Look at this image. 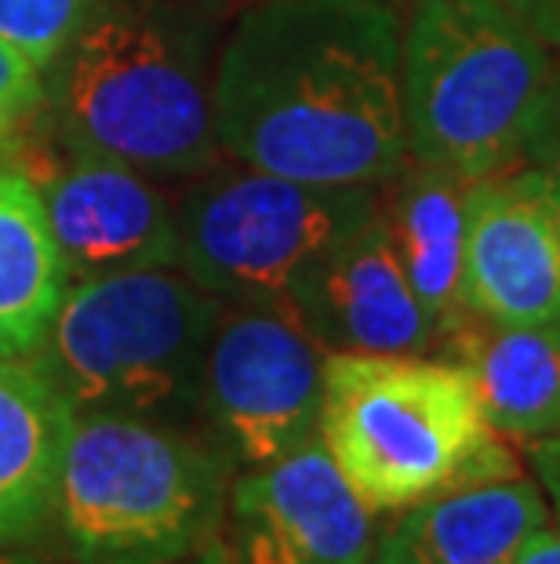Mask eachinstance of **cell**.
I'll return each mask as SVG.
<instances>
[{
    "instance_id": "obj_1",
    "label": "cell",
    "mask_w": 560,
    "mask_h": 564,
    "mask_svg": "<svg viewBox=\"0 0 560 564\" xmlns=\"http://www.w3.org/2000/svg\"><path fill=\"white\" fill-rule=\"evenodd\" d=\"M219 150L328 186L408 164L400 22L386 0H266L237 22L211 80Z\"/></svg>"
},
{
    "instance_id": "obj_10",
    "label": "cell",
    "mask_w": 560,
    "mask_h": 564,
    "mask_svg": "<svg viewBox=\"0 0 560 564\" xmlns=\"http://www.w3.org/2000/svg\"><path fill=\"white\" fill-rule=\"evenodd\" d=\"M462 284L473 314L503 324L560 317V183L528 161L473 178Z\"/></svg>"
},
{
    "instance_id": "obj_12",
    "label": "cell",
    "mask_w": 560,
    "mask_h": 564,
    "mask_svg": "<svg viewBox=\"0 0 560 564\" xmlns=\"http://www.w3.org/2000/svg\"><path fill=\"white\" fill-rule=\"evenodd\" d=\"M288 306L328 354H433L440 346L437 324L404 278L378 204L303 273Z\"/></svg>"
},
{
    "instance_id": "obj_8",
    "label": "cell",
    "mask_w": 560,
    "mask_h": 564,
    "mask_svg": "<svg viewBox=\"0 0 560 564\" xmlns=\"http://www.w3.org/2000/svg\"><path fill=\"white\" fill-rule=\"evenodd\" d=\"M325 357L288 303H222L200 408L248 466H266L320 434Z\"/></svg>"
},
{
    "instance_id": "obj_25",
    "label": "cell",
    "mask_w": 560,
    "mask_h": 564,
    "mask_svg": "<svg viewBox=\"0 0 560 564\" xmlns=\"http://www.w3.org/2000/svg\"><path fill=\"white\" fill-rule=\"evenodd\" d=\"M0 564H52V561L33 557V554H22V550L8 546V550H0Z\"/></svg>"
},
{
    "instance_id": "obj_6",
    "label": "cell",
    "mask_w": 560,
    "mask_h": 564,
    "mask_svg": "<svg viewBox=\"0 0 560 564\" xmlns=\"http://www.w3.org/2000/svg\"><path fill=\"white\" fill-rule=\"evenodd\" d=\"M66 147L106 153L150 178L211 172L219 161L211 84L172 30L135 11L88 19L63 55Z\"/></svg>"
},
{
    "instance_id": "obj_14",
    "label": "cell",
    "mask_w": 560,
    "mask_h": 564,
    "mask_svg": "<svg viewBox=\"0 0 560 564\" xmlns=\"http://www.w3.org/2000/svg\"><path fill=\"white\" fill-rule=\"evenodd\" d=\"M470 376L495 434L546 437L560 430V324L470 317L437 350Z\"/></svg>"
},
{
    "instance_id": "obj_3",
    "label": "cell",
    "mask_w": 560,
    "mask_h": 564,
    "mask_svg": "<svg viewBox=\"0 0 560 564\" xmlns=\"http://www.w3.org/2000/svg\"><path fill=\"white\" fill-rule=\"evenodd\" d=\"M553 69L506 0H411L400 30L408 153L462 178L517 164Z\"/></svg>"
},
{
    "instance_id": "obj_4",
    "label": "cell",
    "mask_w": 560,
    "mask_h": 564,
    "mask_svg": "<svg viewBox=\"0 0 560 564\" xmlns=\"http://www.w3.org/2000/svg\"><path fill=\"white\" fill-rule=\"evenodd\" d=\"M230 474L157 419L77 415L55 518L74 564H183L222 535Z\"/></svg>"
},
{
    "instance_id": "obj_26",
    "label": "cell",
    "mask_w": 560,
    "mask_h": 564,
    "mask_svg": "<svg viewBox=\"0 0 560 564\" xmlns=\"http://www.w3.org/2000/svg\"><path fill=\"white\" fill-rule=\"evenodd\" d=\"M557 324H560V317H557Z\"/></svg>"
},
{
    "instance_id": "obj_11",
    "label": "cell",
    "mask_w": 560,
    "mask_h": 564,
    "mask_svg": "<svg viewBox=\"0 0 560 564\" xmlns=\"http://www.w3.org/2000/svg\"><path fill=\"white\" fill-rule=\"evenodd\" d=\"M66 161L26 172L41 186L69 278L178 267V212L139 167L66 147Z\"/></svg>"
},
{
    "instance_id": "obj_9",
    "label": "cell",
    "mask_w": 560,
    "mask_h": 564,
    "mask_svg": "<svg viewBox=\"0 0 560 564\" xmlns=\"http://www.w3.org/2000/svg\"><path fill=\"white\" fill-rule=\"evenodd\" d=\"M233 564H372L375 510L350 488L320 434L230 488Z\"/></svg>"
},
{
    "instance_id": "obj_20",
    "label": "cell",
    "mask_w": 560,
    "mask_h": 564,
    "mask_svg": "<svg viewBox=\"0 0 560 564\" xmlns=\"http://www.w3.org/2000/svg\"><path fill=\"white\" fill-rule=\"evenodd\" d=\"M535 167H542L546 175L560 183V66L553 69L550 91L542 99L539 121H535L528 142H524V158Z\"/></svg>"
},
{
    "instance_id": "obj_15",
    "label": "cell",
    "mask_w": 560,
    "mask_h": 564,
    "mask_svg": "<svg viewBox=\"0 0 560 564\" xmlns=\"http://www.w3.org/2000/svg\"><path fill=\"white\" fill-rule=\"evenodd\" d=\"M74 423V408L30 357H0V550L22 546L55 518Z\"/></svg>"
},
{
    "instance_id": "obj_22",
    "label": "cell",
    "mask_w": 560,
    "mask_h": 564,
    "mask_svg": "<svg viewBox=\"0 0 560 564\" xmlns=\"http://www.w3.org/2000/svg\"><path fill=\"white\" fill-rule=\"evenodd\" d=\"M528 455H531V466H535V474H539L542 488L550 491V499L560 510V430L546 437H531Z\"/></svg>"
},
{
    "instance_id": "obj_13",
    "label": "cell",
    "mask_w": 560,
    "mask_h": 564,
    "mask_svg": "<svg viewBox=\"0 0 560 564\" xmlns=\"http://www.w3.org/2000/svg\"><path fill=\"white\" fill-rule=\"evenodd\" d=\"M546 521V499L524 477L466 485L404 510L372 564H514Z\"/></svg>"
},
{
    "instance_id": "obj_24",
    "label": "cell",
    "mask_w": 560,
    "mask_h": 564,
    "mask_svg": "<svg viewBox=\"0 0 560 564\" xmlns=\"http://www.w3.org/2000/svg\"><path fill=\"white\" fill-rule=\"evenodd\" d=\"M183 564H233V557H230V546H226V539L219 535V539H211V543L200 550V554H194Z\"/></svg>"
},
{
    "instance_id": "obj_2",
    "label": "cell",
    "mask_w": 560,
    "mask_h": 564,
    "mask_svg": "<svg viewBox=\"0 0 560 564\" xmlns=\"http://www.w3.org/2000/svg\"><path fill=\"white\" fill-rule=\"evenodd\" d=\"M320 441L375 513L520 477L517 455L495 437L470 376L444 357L328 354Z\"/></svg>"
},
{
    "instance_id": "obj_19",
    "label": "cell",
    "mask_w": 560,
    "mask_h": 564,
    "mask_svg": "<svg viewBox=\"0 0 560 564\" xmlns=\"http://www.w3.org/2000/svg\"><path fill=\"white\" fill-rule=\"evenodd\" d=\"M44 99L41 66L0 41V135H8Z\"/></svg>"
},
{
    "instance_id": "obj_7",
    "label": "cell",
    "mask_w": 560,
    "mask_h": 564,
    "mask_svg": "<svg viewBox=\"0 0 560 564\" xmlns=\"http://www.w3.org/2000/svg\"><path fill=\"white\" fill-rule=\"evenodd\" d=\"M372 186L216 172L178 208V267L222 303H288L303 273L375 212Z\"/></svg>"
},
{
    "instance_id": "obj_17",
    "label": "cell",
    "mask_w": 560,
    "mask_h": 564,
    "mask_svg": "<svg viewBox=\"0 0 560 564\" xmlns=\"http://www.w3.org/2000/svg\"><path fill=\"white\" fill-rule=\"evenodd\" d=\"M69 281L41 186L0 167V357L26 361L41 350Z\"/></svg>"
},
{
    "instance_id": "obj_23",
    "label": "cell",
    "mask_w": 560,
    "mask_h": 564,
    "mask_svg": "<svg viewBox=\"0 0 560 564\" xmlns=\"http://www.w3.org/2000/svg\"><path fill=\"white\" fill-rule=\"evenodd\" d=\"M514 564H560V528L557 532H550V528L535 532L528 543L520 546Z\"/></svg>"
},
{
    "instance_id": "obj_21",
    "label": "cell",
    "mask_w": 560,
    "mask_h": 564,
    "mask_svg": "<svg viewBox=\"0 0 560 564\" xmlns=\"http://www.w3.org/2000/svg\"><path fill=\"white\" fill-rule=\"evenodd\" d=\"M546 47H560V0H506Z\"/></svg>"
},
{
    "instance_id": "obj_16",
    "label": "cell",
    "mask_w": 560,
    "mask_h": 564,
    "mask_svg": "<svg viewBox=\"0 0 560 564\" xmlns=\"http://www.w3.org/2000/svg\"><path fill=\"white\" fill-rule=\"evenodd\" d=\"M473 178L415 161L393 175V189L378 197L389 245L415 299L437 324L440 343L470 317L462 284L466 251V194ZM440 350V346H437Z\"/></svg>"
},
{
    "instance_id": "obj_18",
    "label": "cell",
    "mask_w": 560,
    "mask_h": 564,
    "mask_svg": "<svg viewBox=\"0 0 560 564\" xmlns=\"http://www.w3.org/2000/svg\"><path fill=\"white\" fill-rule=\"evenodd\" d=\"M95 0H0V41L33 66H52L88 22Z\"/></svg>"
},
{
    "instance_id": "obj_5",
    "label": "cell",
    "mask_w": 560,
    "mask_h": 564,
    "mask_svg": "<svg viewBox=\"0 0 560 564\" xmlns=\"http://www.w3.org/2000/svg\"><path fill=\"white\" fill-rule=\"evenodd\" d=\"M219 314L222 299L168 267L80 278L30 361L74 415L164 419L200 404Z\"/></svg>"
}]
</instances>
